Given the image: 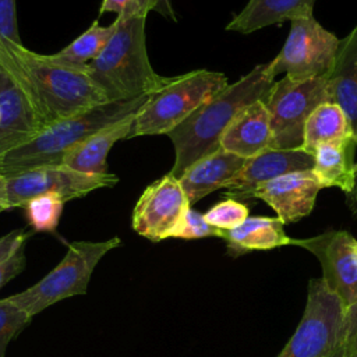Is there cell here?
<instances>
[{
  "mask_svg": "<svg viewBox=\"0 0 357 357\" xmlns=\"http://www.w3.org/2000/svg\"><path fill=\"white\" fill-rule=\"evenodd\" d=\"M29 236L25 229H15L0 237V289L25 268V244Z\"/></svg>",
  "mask_w": 357,
  "mask_h": 357,
  "instance_id": "cell-25",
  "label": "cell"
},
{
  "mask_svg": "<svg viewBox=\"0 0 357 357\" xmlns=\"http://www.w3.org/2000/svg\"><path fill=\"white\" fill-rule=\"evenodd\" d=\"M0 64L28 96L43 128L100 103L103 95L89 77L0 36Z\"/></svg>",
  "mask_w": 357,
  "mask_h": 357,
  "instance_id": "cell-1",
  "label": "cell"
},
{
  "mask_svg": "<svg viewBox=\"0 0 357 357\" xmlns=\"http://www.w3.org/2000/svg\"><path fill=\"white\" fill-rule=\"evenodd\" d=\"M356 248H357V241H356Z\"/></svg>",
  "mask_w": 357,
  "mask_h": 357,
  "instance_id": "cell-37",
  "label": "cell"
},
{
  "mask_svg": "<svg viewBox=\"0 0 357 357\" xmlns=\"http://www.w3.org/2000/svg\"><path fill=\"white\" fill-rule=\"evenodd\" d=\"M247 159L219 148L213 153L199 159L178 178L190 205L198 202L208 194L226 188L240 172Z\"/></svg>",
  "mask_w": 357,
  "mask_h": 357,
  "instance_id": "cell-17",
  "label": "cell"
},
{
  "mask_svg": "<svg viewBox=\"0 0 357 357\" xmlns=\"http://www.w3.org/2000/svg\"><path fill=\"white\" fill-rule=\"evenodd\" d=\"M357 139L346 113L336 103L319 105L307 119L301 149L314 156L315 149L324 144H337Z\"/></svg>",
  "mask_w": 357,
  "mask_h": 357,
  "instance_id": "cell-23",
  "label": "cell"
},
{
  "mask_svg": "<svg viewBox=\"0 0 357 357\" xmlns=\"http://www.w3.org/2000/svg\"><path fill=\"white\" fill-rule=\"evenodd\" d=\"M32 317L7 298L0 300V357H6V349L10 340L17 336Z\"/></svg>",
  "mask_w": 357,
  "mask_h": 357,
  "instance_id": "cell-28",
  "label": "cell"
},
{
  "mask_svg": "<svg viewBox=\"0 0 357 357\" xmlns=\"http://www.w3.org/2000/svg\"><path fill=\"white\" fill-rule=\"evenodd\" d=\"M226 85L227 78L219 71L194 70L172 77L137 113L130 138L169 134Z\"/></svg>",
  "mask_w": 357,
  "mask_h": 357,
  "instance_id": "cell-5",
  "label": "cell"
},
{
  "mask_svg": "<svg viewBox=\"0 0 357 357\" xmlns=\"http://www.w3.org/2000/svg\"><path fill=\"white\" fill-rule=\"evenodd\" d=\"M354 357H357V354H356V356H354Z\"/></svg>",
  "mask_w": 357,
  "mask_h": 357,
  "instance_id": "cell-38",
  "label": "cell"
},
{
  "mask_svg": "<svg viewBox=\"0 0 357 357\" xmlns=\"http://www.w3.org/2000/svg\"><path fill=\"white\" fill-rule=\"evenodd\" d=\"M321 190L311 170L293 172L259 185L252 198L265 201L283 225L297 222L311 213Z\"/></svg>",
  "mask_w": 357,
  "mask_h": 357,
  "instance_id": "cell-15",
  "label": "cell"
},
{
  "mask_svg": "<svg viewBox=\"0 0 357 357\" xmlns=\"http://www.w3.org/2000/svg\"><path fill=\"white\" fill-rule=\"evenodd\" d=\"M317 0H248L226 25L227 31L251 33L269 25L314 14Z\"/></svg>",
  "mask_w": 357,
  "mask_h": 357,
  "instance_id": "cell-20",
  "label": "cell"
},
{
  "mask_svg": "<svg viewBox=\"0 0 357 357\" xmlns=\"http://www.w3.org/2000/svg\"><path fill=\"white\" fill-rule=\"evenodd\" d=\"M344 312L322 279H311L300 324L278 357H342Z\"/></svg>",
  "mask_w": 357,
  "mask_h": 357,
  "instance_id": "cell-7",
  "label": "cell"
},
{
  "mask_svg": "<svg viewBox=\"0 0 357 357\" xmlns=\"http://www.w3.org/2000/svg\"><path fill=\"white\" fill-rule=\"evenodd\" d=\"M346 205L350 209L351 215L357 218V160H356V174H354V187L351 192L346 194Z\"/></svg>",
  "mask_w": 357,
  "mask_h": 357,
  "instance_id": "cell-34",
  "label": "cell"
},
{
  "mask_svg": "<svg viewBox=\"0 0 357 357\" xmlns=\"http://www.w3.org/2000/svg\"><path fill=\"white\" fill-rule=\"evenodd\" d=\"M326 102L332 103L328 75L304 81H293L284 75L275 81L264 102L272 131L271 149H301L307 119Z\"/></svg>",
  "mask_w": 357,
  "mask_h": 357,
  "instance_id": "cell-8",
  "label": "cell"
},
{
  "mask_svg": "<svg viewBox=\"0 0 357 357\" xmlns=\"http://www.w3.org/2000/svg\"><path fill=\"white\" fill-rule=\"evenodd\" d=\"M116 20L106 26L99 25V22L95 21L84 33H81L70 45H67L60 52L49 56L60 64L85 71L86 66L91 61H93L99 56L102 49L106 46L113 32L116 31Z\"/></svg>",
  "mask_w": 357,
  "mask_h": 357,
  "instance_id": "cell-24",
  "label": "cell"
},
{
  "mask_svg": "<svg viewBox=\"0 0 357 357\" xmlns=\"http://www.w3.org/2000/svg\"><path fill=\"white\" fill-rule=\"evenodd\" d=\"M135 116L130 114L88 137L64 156L63 165L89 174L107 173V155L117 141L130 138Z\"/></svg>",
  "mask_w": 357,
  "mask_h": 357,
  "instance_id": "cell-19",
  "label": "cell"
},
{
  "mask_svg": "<svg viewBox=\"0 0 357 357\" xmlns=\"http://www.w3.org/2000/svg\"><path fill=\"white\" fill-rule=\"evenodd\" d=\"M151 11H156L162 14L165 18L176 21V14L172 6V0H152Z\"/></svg>",
  "mask_w": 357,
  "mask_h": 357,
  "instance_id": "cell-33",
  "label": "cell"
},
{
  "mask_svg": "<svg viewBox=\"0 0 357 357\" xmlns=\"http://www.w3.org/2000/svg\"><path fill=\"white\" fill-rule=\"evenodd\" d=\"M0 36L21 43L15 0H0Z\"/></svg>",
  "mask_w": 357,
  "mask_h": 357,
  "instance_id": "cell-30",
  "label": "cell"
},
{
  "mask_svg": "<svg viewBox=\"0 0 357 357\" xmlns=\"http://www.w3.org/2000/svg\"><path fill=\"white\" fill-rule=\"evenodd\" d=\"M134 0H103L99 14L117 13V15H128L132 10Z\"/></svg>",
  "mask_w": 357,
  "mask_h": 357,
  "instance_id": "cell-32",
  "label": "cell"
},
{
  "mask_svg": "<svg viewBox=\"0 0 357 357\" xmlns=\"http://www.w3.org/2000/svg\"><path fill=\"white\" fill-rule=\"evenodd\" d=\"M356 238L346 230H329L308 238H291L321 264L322 282L333 293L344 310L357 303V248Z\"/></svg>",
  "mask_w": 357,
  "mask_h": 357,
  "instance_id": "cell-11",
  "label": "cell"
},
{
  "mask_svg": "<svg viewBox=\"0 0 357 357\" xmlns=\"http://www.w3.org/2000/svg\"><path fill=\"white\" fill-rule=\"evenodd\" d=\"M206 222L219 230H231L248 218L247 205L237 199L226 198L204 213Z\"/></svg>",
  "mask_w": 357,
  "mask_h": 357,
  "instance_id": "cell-27",
  "label": "cell"
},
{
  "mask_svg": "<svg viewBox=\"0 0 357 357\" xmlns=\"http://www.w3.org/2000/svg\"><path fill=\"white\" fill-rule=\"evenodd\" d=\"M273 84L275 75L269 70V63L258 64L204 102L167 134L174 148V163L169 173L180 178L195 162L218 151L234 117L248 105L265 102Z\"/></svg>",
  "mask_w": 357,
  "mask_h": 357,
  "instance_id": "cell-2",
  "label": "cell"
},
{
  "mask_svg": "<svg viewBox=\"0 0 357 357\" xmlns=\"http://www.w3.org/2000/svg\"><path fill=\"white\" fill-rule=\"evenodd\" d=\"M64 201L54 194H42L31 198L22 208L35 231H54L63 213Z\"/></svg>",
  "mask_w": 357,
  "mask_h": 357,
  "instance_id": "cell-26",
  "label": "cell"
},
{
  "mask_svg": "<svg viewBox=\"0 0 357 357\" xmlns=\"http://www.w3.org/2000/svg\"><path fill=\"white\" fill-rule=\"evenodd\" d=\"M43 130L28 96L0 64V162Z\"/></svg>",
  "mask_w": 357,
  "mask_h": 357,
  "instance_id": "cell-13",
  "label": "cell"
},
{
  "mask_svg": "<svg viewBox=\"0 0 357 357\" xmlns=\"http://www.w3.org/2000/svg\"><path fill=\"white\" fill-rule=\"evenodd\" d=\"M223 230H219L209 225L204 216V213L192 209L191 206L185 212L177 229L173 231V238H184V240H195L205 237H219L222 238Z\"/></svg>",
  "mask_w": 357,
  "mask_h": 357,
  "instance_id": "cell-29",
  "label": "cell"
},
{
  "mask_svg": "<svg viewBox=\"0 0 357 357\" xmlns=\"http://www.w3.org/2000/svg\"><path fill=\"white\" fill-rule=\"evenodd\" d=\"M120 244L119 237L105 241L68 243L66 255L47 275L24 291L8 296L7 300L33 317L60 300L85 294L98 262Z\"/></svg>",
  "mask_w": 357,
  "mask_h": 357,
  "instance_id": "cell-6",
  "label": "cell"
},
{
  "mask_svg": "<svg viewBox=\"0 0 357 357\" xmlns=\"http://www.w3.org/2000/svg\"><path fill=\"white\" fill-rule=\"evenodd\" d=\"M190 206L178 178L167 173L149 184L138 198L132 212V229L155 243L169 238Z\"/></svg>",
  "mask_w": 357,
  "mask_h": 357,
  "instance_id": "cell-12",
  "label": "cell"
},
{
  "mask_svg": "<svg viewBox=\"0 0 357 357\" xmlns=\"http://www.w3.org/2000/svg\"><path fill=\"white\" fill-rule=\"evenodd\" d=\"M357 354V303L344 312V333L342 357H354Z\"/></svg>",
  "mask_w": 357,
  "mask_h": 357,
  "instance_id": "cell-31",
  "label": "cell"
},
{
  "mask_svg": "<svg viewBox=\"0 0 357 357\" xmlns=\"http://www.w3.org/2000/svg\"><path fill=\"white\" fill-rule=\"evenodd\" d=\"M328 84L332 103L346 113L357 138V24L339 42Z\"/></svg>",
  "mask_w": 357,
  "mask_h": 357,
  "instance_id": "cell-18",
  "label": "cell"
},
{
  "mask_svg": "<svg viewBox=\"0 0 357 357\" xmlns=\"http://www.w3.org/2000/svg\"><path fill=\"white\" fill-rule=\"evenodd\" d=\"M357 139L351 138L337 144L319 145L314 152L311 172L321 188L337 187L346 194L354 187Z\"/></svg>",
  "mask_w": 357,
  "mask_h": 357,
  "instance_id": "cell-22",
  "label": "cell"
},
{
  "mask_svg": "<svg viewBox=\"0 0 357 357\" xmlns=\"http://www.w3.org/2000/svg\"><path fill=\"white\" fill-rule=\"evenodd\" d=\"M290 32L279 52L269 63L276 77L286 73L293 81L325 77L331 73L340 39L325 29L314 14L297 17L290 21Z\"/></svg>",
  "mask_w": 357,
  "mask_h": 357,
  "instance_id": "cell-9",
  "label": "cell"
},
{
  "mask_svg": "<svg viewBox=\"0 0 357 357\" xmlns=\"http://www.w3.org/2000/svg\"><path fill=\"white\" fill-rule=\"evenodd\" d=\"M119 177L113 173L89 174L74 170L66 165L40 166L18 174L7 176L8 206L22 208L31 198L42 194H54L64 202L84 197L93 190L113 187Z\"/></svg>",
  "mask_w": 357,
  "mask_h": 357,
  "instance_id": "cell-10",
  "label": "cell"
},
{
  "mask_svg": "<svg viewBox=\"0 0 357 357\" xmlns=\"http://www.w3.org/2000/svg\"><path fill=\"white\" fill-rule=\"evenodd\" d=\"M269 113L262 100L244 107L230 123L220 139V148L244 159L271 149Z\"/></svg>",
  "mask_w": 357,
  "mask_h": 357,
  "instance_id": "cell-16",
  "label": "cell"
},
{
  "mask_svg": "<svg viewBox=\"0 0 357 357\" xmlns=\"http://www.w3.org/2000/svg\"><path fill=\"white\" fill-rule=\"evenodd\" d=\"M314 156L303 149H266L248 158L240 172L226 187V195L233 199L252 198L254 191L283 174L311 170Z\"/></svg>",
  "mask_w": 357,
  "mask_h": 357,
  "instance_id": "cell-14",
  "label": "cell"
},
{
  "mask_svg": "<svg viewBox=\"0 0 357 357\" xmlns=\"http://www.w3.org/2000/svg\"><path fill=\"white\" fill-rule=\"evenodd\" d=\"M151 95L106 102L43 128L29 142L10 151L0 162L3 174L13 176L40 166L61 165L64 156L96 131L138 113Z\"/></svg>",
  "mask_w": 357,
  "mask_h": 357,
  "instance_id": "cell-4",
  "label": "cell"
},
{
  "mask_svg": "<svg viewBox=\"0 0 357 357\" xmlns=\"http://www.w3.org/2000/svg\"><path fill=\"white\" fill-rule=\"evenodd\" d=\"M142 15H117V26L85 74L106 102L130 100L152 95L172 77L159 75L151 66Z\"/></svg>",
  "mask_w": 357,
  "mask_h": 357,
  "instance_id": "cell-3",
  "label": "cell"
},
{
  "mask_svg": "<svg viewBox=\"0 0 357 357\" xmlns=\"http://www.w3.org/2000/svg\"><path fill=\"white\" fill-rule=\"evenodd\" d=\"M222 238L226 241L227 252L231 257H240L254 250H272L291 243L278 216H248L240 226L223 230Z\"/></svg>",
  "mask_w": 357,
  "mask_h": 357,
  "instance_id": "cell-21",
  "label": "cell"
},
{
  "mask_svg": "<svg viewBox=\"0 0 357 357\" xmlns=\"http://www.w3.org/2000/svg\"><path fill=\"white\" fill-rule=\"evenodd\" d=\"M151 3L152 0H134L132 10L128 15H142L146 17L148 13L151 11Z\"/></svg>",
  "mask_w": 357,
  "mask_h": 357,
  "instance_id": "cell-35",
  "label": "cell"
},
{
  "mask_svg": "<svg viewBox=\"0 0 357 357\" xmlns=\"http://www.w3.org/2000/svg\"><path fill=\"white\" fill-rule=\"evenodd\" d=\"M10 209L8 199H7V185H6V176L3 174L1 166H0V212Z\"/></svg>",
  "mask_w": 357,
  "mask_h": 357,
  "instance_id": "cell-36",
  "label": "cell"
}]
</instances>
